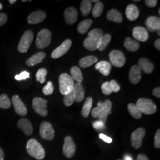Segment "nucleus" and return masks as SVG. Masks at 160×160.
<instances>
[{"label":"nucleus","instance_id":"6","mask_svg":"<svg viewBox=\"0 0 160 160\" xmlns=\"http://www.w3.org/2000/svg\"><path fill=\"white\" fill-rule=\"evenodd\" d=\"M33 33L31 30H27L23 34L18 46V50L20 53H26L33 40Z\"/></svg>","mask_w":160,"mask_h":160},{"label":"nucleus","instance_id":"24","mask_svg":"<svg viewBox=\"0 0 160 160\" xmlns=\"http://www.w3.org/2000/svg\"><path fill=\"white\" fill-rule=\"evenodd\" d=\"M74 94L75 101L77 102H82L85 97V91L83 86L79 82L75 84L74 88L73 89Z\"/></svg>","mask_w":160,"mask_h":160},{"label":"nucleus","instance_id":"48","mask_svg":"<svg viewBox=\"0 0 160 160\" xmlns=\"http://www.w3.org/2000/svg\"><path fill=\"white\" fill-rule=\"evenodd\" d=\"M145 4L149 7H154L157 4V0H146L145 2Z\"/></svg>","mask_w":160,"mask_h":160},{"label":"nucleus","instance_id":"29","mask_svg":"<svg viewBox=\"0 0 160 160\" xmlns=\"http://www.w3.org/2000/svg\"><path fill=\"white\" fill-rule=\"evenodd\" d=\"M70 73L71 78L77 82L81 83L83 81V75L78 67L76 66L72 67L70 70Z\"/></svg>","mask_w":160,"mask_h":160},{"label":"nucleus","instance_id":"11","mask_svg":"<svg viewBox=\"0 0 160 160\" xmlns=\"http://www.w3.org/2000/svg\"><path fill=\"white\" fill-rule=\"evenodd\" d=\"M76 150V147L72 138L71 137H66L64 139L63 152L67 158L74 157Z\"/></svg>","mask_w":160,"mask_h":160},{"label":"nucleus","instance_id":"57","mask_svg":"<svg viewBox=\"0 0 160 160\" xmlns=\"http://www.w3.org/2000/svg\"><path fill=\"white\" fill-rule=\"evenodd\" d=\"M158 35L160 36V30H159V31H158Z\"/></svg>","mask_w":160,"mask_h":160},{"label":"nucleus","instance_id":"18","mask_svg":"<svg viewBox=\"0 0 160 160\" xmlns=\"http://www.w3.org/2000/svg\"><path fill=\"white\" fill-rule=\"evenodd\" d=\"M17 125L18 128L27 135H30L33 131V128L31 122L28 119L22 118L18 121Z\"/></svg>","mask_w":160,"mask_h":160},{"label":"nucleus","instance_id":"30","mask_svg":"<svg viewBox=\"0 0 160 160\" xmlns=\"http://www.w3.org/2000/svg\"><path fill=\"white\" fill-rule=\"evenodd\" d=\"M92 2L89 0H83L81 2L80 10L84 16H87L92 10Z\"/></svg>","mask_w":160,"mask_h":160},{"label":"nucleus","instance_id":"16","mask_svg":"<svg viewBox=\"0 0 160 160\" xmlns=\"http://www.w3.org/2000/svg\"><path fill=\"white\" fill-rule=\"evenodd\" d=\"M46 14L43 11H36L32 12L28 18L29 24H36L42 22L46 18Z\"/></svg>","mask_w":160,"mask_h":160},{"label":"nucleus","instance_id":"3","mask_svg":"<svg viewBox=\"0 0 160 160\" xmlns=\"http://www.w3.org/2000/svg\"><path fill=\"white\" fill-rule=\"evenodd\" d=\"M59 90L61 93L65 96L72 92L74 88L75 82L71 77L67 73H63L59 76Z\"/></svg>","mask_w":160,"mask_h":160},{"label":"nucleus","instance_id":"19","mask_svg":"<svg viewBox=\"0 0 160 160\" xmlns=\"http://www.w3.org/2000/svg\"><path fill=\"white\" fill-rule=\"evenodd\" d=\"M129 80L132 84H137L141 79V70L138 65H133L131 67L129 74Z\"/></svg>","mask_w":160,"mask_h":160},{"label":"nucleus","instance_id":"8","mask_svg":"<svg viewBox=\"0 0 160 160\" xmlns=\"http://www.w3.org/2000/svg\"><path fill=\"white\" fill-rule=\"evenodd\" d=\"M48 101L40 97H35L33 100V108L34 111L42 116H46L48 114V111L46 109Z\"/></svg>","mask_w":160,"mask_h":160},{"label":"nucleus","instance_id":"51","mask_svg":"<svg viewBox=\"0 0 160 160\" xmlns=\"http://www.w3.org/2000/svg\"><path fill=\"white\" fill-rule=\"evenodd\" d=\"M155 47L156 48V49L158 51H160V39H158L154 43Z\"/></svg>","mask_w":160,"mask_h":160},{"label":"nucleus","instance_id":"5","mask_svg":"<svg viewBox=\"0 0 160 160\" xmlns=\"http://www.w3.org/2000/svg\"><path fill=\"white\" fill-rule=\"evenodd\" d=\"M52 34L48 29H43L39 32L36 41L38 48L44 49L49 46L51 42Z\"/></svg>","mask_w":160,"mask_h":160},{"label":"nucleus","instance_id":"50","mask_svg":"<svg viewBox=\"0 0 160 160\" xmlns=\"http://www.w3.org/2000/svg\"><path fill=\"white\" fill-rule=\"evenodd\" d=\"M137 160H149V159L146 155L140 154L138 155Z\"/></svg>","mask_w":160,"mask_h":160},{"label":"nucleus","instance_id":"47","mask_svg":"<svg viewBox=\"0 0 160 160\" xmlns=\"http://www.w3.org/2000/svg\"><path fill=\"white\" fill-rule=\"evenodd\" d=\"M8 17L6 14L0 13V26L4 25L7 22Z\"/></svg>","mask_w":160,"mask_h":160},{"label":"nucleus","instance_id":"12","mask_svg":"<svg viewBox=\"0 0 160 160\" xmlns=\"http://www.w3.org/2000/svg\"><path fill=\"white\" fill-rule=\"evenodd\" d=\"M72 45V42L70 39H67L63 43L52 52L51 57L53 59H57L62 57L68 51Z\"/></svg>","mask_w":160,"mask_h":160},{"label":"nucleus","instance_id":"49","mask_svg":"<svg viewBox=\"0 0 160 160\" xmlns=\"http://www.w3.org/2000/svg\"><path fill=\"white\" fill-rule=\"evenodd\" d=\"M153 94L154 95L155 97L160 98V88L159 87L155 88L153 90V92H152Z\"/></svg>","mask_w":160,"mask_h":160},{"label":"nucleus","instance_id":"13","mask_svg":"<svg viewBox=\"0 0 160 160\" xmlns=\"http://www.w3.org/2000/svg\"><path fill=\"white\" fill-rule=\"evenodd\" d=\"M12 102L17 114L22 116H24L27 114V108L20 97L17 95L13 96L12 97Z\"/></svg>","mask_w":160,"mask_h":160},{"label":"nucleus","instance_id":"40","mask_svg":"<svg viewBox=\"0 0 160 160\" xmlns=\"http://www.w3.org/2000/svg\"><path fill=\"white\" fill-rule=\"evenodd\" d=\"M54 90V87L51 81H48L47 84L43 88V92L45 95H51Z\"/></svg>","mask_w":160,"mask_h":160},{"label":"nucleus","instance_id":"43","mask_svg":"<svg viewBox=\"0 0 160 160\" xmlns=\"http://www.w3.org/2000/svg\"><path fill=\"white\" fill-rule=\"evenodd\" d=\"M30 77V73L26 71H22L20 74L16 75L15 76V79L17 81H22L23 80H26Z\"/></svg>","mask_w":160,"mask_h":160},{"label":"nucleus","instance_id":"56","mask_svg":"<svg viewBox=\"0 0 160 160\" xmlns=\"http://www.w3.org/2000/svg\"><path fill=\"white\" fill-rule=\"evenodd\" d=\"M92 1V2H99V1H98V0H96V1Z\"/></svg>","mask_w":160,"mask_h":160},{"label":"nucleus","instance_id":"33","mask_svg":"<svg viewBox=\"0 0 160 160\" xmlns=\"http://www.w3.org/2000/svg\"><path fill=\"white\" fill-rule=\"evenodd\" d=\"M128 109L132 116L137 119H139L142 117V113L138 109L137 106L133 103H130L128 106Z\"/></svg>","mask_w":160,"mask_h":160},{"label":"nucleus","instance_id":"46","mask_svg":"<svg viewBox=\"0 0 160 160\" xmlns=\"http://www.w3.org/2000/svg\"><path fill=\"white\" fill-rule=\"evenodd\" d=\"M99 138L107 143H112V139L111 138L109 137L108 136H107L103 133H100L99 135Z\"/></svg>","mask_w":160,"mask_h":160},{"label":"nucleus","instance_id":"45","mask_svg":"<svg viewBox=\"0 0 160 160\" xmlns=\"http://www.w3.org/2000/svg\"><path fill=\"white\" fill-rule=\"evenodd\" d=\"M154 146L156 148H160V130L158 129L155 135Z\"/></svg>","mask_w":160,"mask_h":160},{"label":"nucleus","instance_id":"38","mask_svg":"<svg viewBox=\"0 0 160 160\" xmlns=\"http://www.w3.org/2000/svg\"><path fill=\"white\" fill-rule=\"evenodd\" d=\"M75 102L74 94L73 90L67 95H65L63 97V103L66 106H71Z\"/></svg>","mask_w":160,"mask_h":160},{"label":"nucleus","instance_id":"34","mask_svg":"<svg viewBox=\"0 0 160 160\" xmlns=\"http://www.w3.org/2000/svg\"><path fill=\"white\" fill-rule=\"evenodd\" d=\"M103 8L104 5L102 2L100 1L97 2L94 6L92 10V14L93 17H98L100 16L103 12Z\"/></svg>","mask_w":160,"mask_h":160},{"label":"nucleus","instance_id":"14","mask_svg":"<svg viewBox=\"0 0 160 160\" xmlns=\"http://www.w3.org/2000/svg\"><path fill=\"white\" fill-rule=\"evenodd\" d=\"M133 38L140 42H146L148 39L149 34L148 31L143 27L137 26L133 29Z\"/></svg>","mask_w":160,"mask_h":160},{"label":"nucleus","instance_id":"21","mask_svg":"<svg viewBox=\"0 0 160 160\" xmlns=\"http://www.w3.org/2000/svg\"><path fill=\"white\" fill-rule=\"evenodd\" d=\"M45 57H46L45 53H44L43 52H39L29 58L26 61V63L29 67L34 66L36 64L42 62Z\"/></svg>","mask_w":160,"mask_h":160},{"label":"nucleus","instance_id":"52","mask_svg":"<svg viewBox=\"0 0 160 160\" xmlns=\"http://www.w3.org/2000/svg\"><path fill=\"white\" fill-rule=\"evenodd\" d=\"M4 153L3 150L0 148V160H4Z\"/></svg>","mask_w":160,"mask_h":160},{"label":"nucleus","instance_id":"41","mask_svg":"<svg viewBox=\"0 0 160 160\" xmlns=\"http://www.w3.org/2000/svg\"><path fill=\"white\" fill-rule=\"evenodd\" d=\"M92 126L97 131H101L105 129V123L100 120H96L92 123Z\"/></svg>","mask_w":160,"mask_h":160},{"label":"nucleus","instance_id":"54","mask_svg":"<svg viewBox=\"0 0 160 160\" xmlns=\"http://www.w3.org/2000/svg\"><path fill=\"white\" fill-rule=\"evenodd\" d=\"M16 2V0H10V1H9V2H10L11 4H14Z\"/></svg>","mask_w":160,"mask_h":160},{"label":"nucleus","instance_id":"59","mask_svg":"<svg viewBox=\"0 0 160 160\" xmlns=\"http://www.w3.org/2000/svg\"><path fill=\"white\" fill-rule=\"evenodd\" d=\"M159 14H160V9H159Z\"/></svg>","mask_w":160,"mask_h":160},{"label":"nucleus","instance_id":"37","mask_svg":"<svg viewBox=\"0 0 160 160\" xmlns=\"http://www.w3.org/2000/svg\"><path fill=\"white\" fill-rule=\"evenodd\" d=\"M47 70L45 68H40L38 70L37 73L36 74V80L40 82L41 84L45 82L46 80V76L47 75Z\"/></svg>","mask_w":160,"mask_h":160},{"label":"nucleus","instance_id":"35","mask_svg":"<svg viewBox=\"0 0 160 160\" xmlns=\"http://www.w3.org/2000/svg\"><path fill=\"white\" fill-rule=\"evenodd\" d=\"M11 106V102L9 97L6 94L0 96V108L8 109Z\"/></svg>","mask_w":160,"mask_h":160},{"label":"nucleus","instance_id":"55","mask_svg":"<svg viewBox=\"0 0 160 160\" xmlns=\"http://www.w3.org/2000/svg\"><path fill=\"white\" fill-rule=\"evenodd\" d=\"M3 8V6L0 3V10H1Z\"/></svg>","mask_w":160,"mask_h":160},{"label":"nucleus","instance_id":"44","mask_svg":"<svg viewBox=\"0 0 160 160\" xmlns=\"http://www.w3.org/2000/svg\"><path fill=\"white\" fill-rule=\"evenodd\" d=\"M110 88L112 92H118L120 89V87L115 80H112L109 82Z\"/></svg>","mask_w":160,"mask_h":160},{"label":"nucleus","instance_id":"4","mask_svg":"<svg viewBox=\"0 0 160 160\" xmlns=\"http://www.w3.org/2000/svg\"><path fill=\"white\" fill-rule=\"evenodd\" d=\"M141 112L145 114H154L157 111V106L150 99L141 98L138 100L135 104Z\"/></svg>","mask_w":160,"mask_h":160},{"label":"nucleus","instance_id":"17","mask_svg":"<svg viewBox=\"0 0 160 160\" xmlns=\"http://www.w3.org/2000/svg\"><path fill=\"white\" fill-rule=\"evenodd\" d=\"M112 102L109 100H106L103 102V109L100 116L98 118V120H100L104 123H106L108 116L112 113Z\"/></svg>","mask_w":160,"mask_h":160},{"label":"nucleus","instance_id":"22","mask_svg":"<svg viewBox=\"0 0 160 160\" xmlns=\"http://www.w3.org/2000/svg\"><path fill=\"white\" fill-rule=\"evenodd\" d=\"M146 24L147 28L151 32H154L155 30L159 31L160 29V18L156 16H150L147 18Z\"/></svg>","mask_w":160,"mask_h":160},{"label":"nucleus","instance_id":"60","mask_svg":"<svg viewBox=\"0 0 160 160\" xmlns=\"http://www.w3.org/2000/svg\"></svg>","mask_w":160,"mask_h":160},{"label":"nucleus","instance_id":"10","mask_svg":"<svg viewBox=\"0 0 160 160\" xmlns=\"http://www.w3.org/2000/svg\"><path fill=\"white\" fill-rule=\"evenodd\" d=\"M145 135V130L143 128H138L132 133L131 141L132 145L134 148L137 149L141 148Z\"/></svg>","mask_w":160,"mask_h":160},{"label":"nucleus","instance_id":"39","mask_svg":"<svg viewBox=\"0 0 160 160\" xmlns=\"http://www.w3.org/2000/svg\"><path fill=\"white\" fill-rule=\"evenodd\" d=\"M103 102L102 101H99L97 103V106L96 108H94L92 110V115L93 118H98L100 114L102 112V110L103 109Z\"/></svg>","mask_w":160,"mask_h":160},{"label":"nucleus","instance_id":"58","mask_svg":"<svg viewBox=\"0 0 160 160\" xmlns=\"http://www.w3.org/2000/svg\"><path fill=\"white\" fill-rule=\"evenodd\" d=\"M26 1H26V0H23V2H26Z\"/></svg>","mask_w":160,"mask_h":160},{"label":"nucleus","instance_id":"31","mask_svg":"<svg viewBox=\"0 0 160 160\" xmlns=\"http://www.w3.org/2000/svg\"><path fill=\"white\" fill-rule=\"evenodd\" d=\"M92 23V21L90 19H87L81 22L77 27V31L80 34H85L90 28Z\"/></svg>","mask_w":160,"mask_h":160},{"label":"nucleus","instance_id":"53","mask_svg":"<svg viewBox=\"0 0 160 160\" xmlns=\"http://www.w3.org/2000/svg\"><path fill=\"white\" fill-rule=\"evenodd\" d=\"M124 160H133L131 156L129 155H125L124 156Z\"/></svg>","mask_w":160,"mask_h":160},{"label":"nucleus","instance_id":"15","mask_svg":"<svg viewBox=\"0 0 160 160\" xmlns=\"http://www.w3.org/2000/svg\"><path fill=\"white\" fill-rule=\"evenodd\" d=\"M64 17L66 22L68 24H74L78 18V12L75 8L70 7L65 10L64 12Z\"/></svg>","mask_w":160,"mask_h":160},{"label":"nucleus","instance_id":"25","mask_svg":"<svg viewBox=\"0 0 160 160\" xmlns=\"http://www.w3.org/2000/svg\"><path fill=\"white\" fill-rule=\"evenodd\" d=\"M95 68L97 70H98L103 75L108 76L110 72L112 69V65L108 61H102L98 62L97 64H96Z\"/></svg>","mask_w":160,"mask_h":160},{"label":"nucleus","instance_id":"42","mask_svg":"<svg viewBox=\"0 0 160 160\" xmlns=\"http://www.w3.org/2000/svg\"><path fill=\"white\" fill-rule=\"evenodd\" d=\"M102 90L103 92V94L105 95H110L112 91L110 88L109 82H104L102 86Z\"/></svg>","mask_w":160,"mask_h":160},{"label":"nucleus","instance_id":"32","mask_svg":"<svg viewBox=\"0 0 160 160\" xmlns=\"http://www.w3.org/2000/svg\"><path fill=\"white\" fill-rule=\"evenodd\" d=\"M92 104V97H87L83 105L82 109L81 110V114L84 117L87 118L90 113Z\"/></svg>","mask_w":160,"mask_h":160},{"label":"nucleus","instance_id":"23","mask_svg":"<svg viewBox=\"0 0 160 160\" xmlns=\"http://www.w3.org/2000/svg\"><path fill=\"white\" fill-rule=\"evenodd\" d=\"M125 13L126 17L130 21L136 20L139 15V12L137 6L134 4H129V6H128L126 7Z\"/></svg>","mask_w":160,"mask_h":160},{"label":"nucleus","instance_id":"1","mask_svg":"<svg viewBox=\"0 0 160 160\" xmlns=\"http://www.w3.org/2000/svg\"><path fill=\"white\" fill-rule=\"evenodd\" d=\"M103 35V32L101 29H92L88 33V37L83 42L84 48L91 51L98 49L101 44Z\"/></svg>","mask_w":160,"mask_h":160},{"label":"nucleus","instance_id":"36","mask_svg":"<svg viewBox=\"0 0 160 160\" xmlns=\"http://www.w3.org/2000/svg\"><path fill=\"white\" fill-rule=\"evenodd\" d=\"M111 39H112V37L110 34H106L103 35L102 39L101 41V44L98 49L100 51H104L109 45V43H110Z\"/></svg>","mask_w":160,"mask_h":160},{"label":"nucleus","instance_id":"26","mask_svg":"<svg viewBox=\"0 0 160 160\" xmlns=\"http://www.w3.org/2000/svg\"><path fill=\"white\" fill-rule=\"evenodd\" d=\"M107 18L115 23H121L123 22V16L120 12L115 9H112L108 12Z\"/></svg>","mask_w":160,"mask_h":160},{"label":"nucleus","instance_id":"2","mask_svg":"<svg viewBox=\"0 0 160 160\" xmlns=\"http://www.w3.org/2000/svg\"><path fill=\"white\" fill-rule=\"evenodd\" d=\"M26 149L29 154L37 160H43L45 157L44 148L41 144L34 139H31L28 141Z\"/></svg>","mask_w":160,"mask_h":160},{"label":"nucleus","instance_id":"27","mask_svg":"<svg viewBox=\"0 0 160 160\" xmlns=\"http://www.w3.org/2000/svg\"><path fill=\"white\" fill-rule=\"evenodd\" d=\"M97 61V58L94 56H87L80 59L79 61V65L81 68H86L96 63Z\"/></svg>","mask_w":160,"mask_h":160},{"label":"nucleus","instance_id":"20","mask_svg":"<svg viewBox=\"0 0 160 160\" xmlns=\"http://www.w3.org/2000/svg\"><path fill=\"white\" fill-rule=\"evenodd\" d=\"M138 67L141 70H142L143 72L147 74H151L154 68V64L151 62L148 59L142 58H141L138 61Z\"/></svg>","mask_w":160,"mask_h":160},{"label":"nucleus","instance_id":"28","mask_svg":"<svg viewBox=\"0 0 160 160\" xmlns=\"http://www.w3.org/2000/svg\"><path fill=\"white\" fill-rule=\"evenodd\" d=\"M124 46L126 48V49L131 52L137 51L139 49L140 45L139 43L135 41L132 40L130 38H126L124 42Z\"/></svg>","mask_w":160,"mask_h":160},{"label":"nucleus","instance_id":"9","mask_svg":"<svg viewBox=\"0 0 160 160\" xmlns=\"http://www.w3.org/2000/svg\"><path fill=\"white\" fill-rule=\"evenodd\" d=\"M40 137L43 139L52 141L55 136V131L51 124L48 122H43L40 126Z\"/></svg>","mask_w":160,"mask_h":160},{"label":"nucleus","instance_id":"7","mask_svg":"<svg viewBox=\"0 0 160 160\" xmlns=\"http://www.w3.org/2000/svg\"><path fill=\"white\" fill-rule=\"evenodd\" d=\"M109 59L110 64L116 67H122L126 62V59L122 52L118 50H113L109 53Z\"/></svg>","mask_w":160,"mask_h":160}]
</instances>
